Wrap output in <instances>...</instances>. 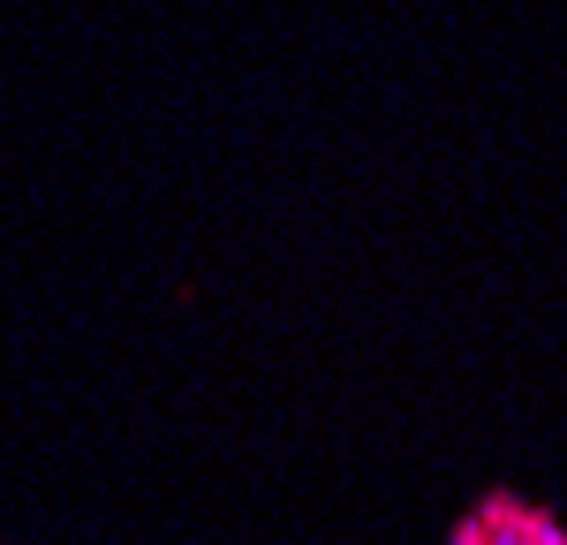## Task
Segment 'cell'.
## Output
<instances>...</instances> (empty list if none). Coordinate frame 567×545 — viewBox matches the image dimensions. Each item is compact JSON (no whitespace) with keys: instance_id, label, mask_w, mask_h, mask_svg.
I'll return each mask as SVG.
<instances>
[{"instance_id":"6da1fadb","label":"cell","mask_w":567,"mask_h":545,"mask_svg":"<svg viewBox=\"0 0 567 545\" xmlns=\"http://www.w3.org/2000/svg\"><path fill=\"white\" fill-rule=\"evenodd\" d=\"M454 545H567V531H560V515H545V507H529L515 493H492L462 515Z\"/></svg>"}]
</instances>
